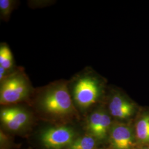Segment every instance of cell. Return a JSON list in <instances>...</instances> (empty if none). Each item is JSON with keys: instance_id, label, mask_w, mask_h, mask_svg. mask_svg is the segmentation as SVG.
<instances>
[{"instance_id": "8", "label": "cell", "mask_w": 149, "mask_h": 149, "mask_svg": "<svg viewBox=\"0 0 149 149\" xmlns=\"http://www.w3.org/2000/svg\"><path fill=\"white\" fill-rule=\"evenodd\" d=\"M109 110L113 117L124 120L131 117L135 111V106L132 102L120 93H114L110 100Z\"/></svg>"}, {"instance_id": "6", "label": "cell", "mask_w": 149, "mask_h": 149, "mask_svg": "<svg viewBox=\"0 0 149 149\" xmlns=\"http://www.w3.org/2000/svg\"><path fill=\"white\" fill-rule=\"evenodd\" d=\"M112 126L111 119L106 111L98 109L88 117L87 129L92 136L98 140H103L107 135Z\"/></svg>"}, {"instance_id": "5", "label": "cell", "mask_w": 149, "mask_h": 149, "mask_svg": "<svg viewBox=\"0 0 149 149\" xmlns=\"http://www.w3.org/2000/svg\"><path fill=\"white\" fill-rule=\"evenodd\" d=\"M110 142L114 149H132L134 145L133 129L127 124L116 122L109 131Z\"/></svg>"}, {"instance_id": "12", "label": "cell", "mask_w": 149, "mask_h": 149, "mask_svg": "<svg viewBox=\"0 0 149 149\" xmlns=\"http://www.w3.org/2000/svg\"><path fill=\"white\" fill-rule=\"evenodd\" d=\"M16 5V1L12 0L0 1V15L4 20H7Z\"/></svg>"}, {"instance_id": "3", "label": "cell", "mask_w": 149, "mask_h": 149, "mask_svg": "<svg viewBox=\"0 0 149 149\" xmlns=\"http://www.w3.org/2000/svg\"><path fill=\"white\" fill-rule=\"evenodd\" d=\"M31 91L32 86L24 74L19 72L7 76L1 82V104L8 105L24 100Z\"/></svg>"}, {"instance_id": "4", "label": "cell", "mask_w": 149, "mask_h": 149, "mask_svg": "<svg viewBox=\"0 0 149 149\" xmlns=\"http://www.w3.org/2000/svg\"><path fill=\"white\" fill-rule=\"evenodd\" d=\"M74 131L66 126H58L43 130L40 140L48 149H61L68 147L74 141Z\"/></svg>"}, {"instance_id": "10", "label": "cell", "mask_w": 149, "mask_h": 149, "mask_svg": "<svg viewBox=\"0 0 149 149\" xmlns=\"http://www.w3.org/2000/svg\"><path fill=\"white\" fill-rule=\"evenodd\" d=\"M14 65L13 55L9 47L5 44H2L0 47V66L7 71L12 69Z\"/></svg>"}, {"instance_id": "9", "label": "cell", "mask_w": 149, "mask_h": 149, "mask_svg": "<svg viewBox=\"0 0 149 149\" xmlns=\"http://www.w3.org/2000/svg\"><path fill=\"white\" fill-rule=\"evenodd\" d=\"M136 139L142 144L149 143V113L139 118L135 126Z\"/></svg>"}, {"instance_id": "11", "label": "cell", "mask_w": 149, "mask_h": 149, "mask_svg": "<svg viewBox=\"0 0 149 149\" xmlns=\"http://www.w3.org/2000/svg\"><path fill=\"white\" fill-rule=\"evenodd\" d=\"M96 141L92 136H85L74 140L68 147V149H94Z\"/></svg>"}, {"instance_id": "7", "label": "cell", "mask_w": 149, "mask_h": 149, "mask_svg": "<svg viewBox=\"0 0 149 149\" xmlns=\"http://www.w3.org/2000/svg\"><path fill=\"white\" fill-rule=\"evenodd\" d=\"M0 117L3 124L12 131H17L24 127L31 119L28 112L21 108L16 107L2 109Z\"/></svg>"}, {"instance_id": "13", "label": "cell", "mask_w": 149, "mask_h": 149, "mask_svg": "<svg viewBox=\"0 0 149 149\" xmlns=\"http://www.w3.org/2000/svg\"><path fill=\"white\" fill-rule=\"evenodd\" d=\"M7 70L3 68L0 66V81L2 82L5 79L7 74Z\"/></svg>"}, {"instance_id": "14", "label": "cell", "mask_w": 149, "mask_h": 149, "mask_svg": "<svg viewBox=\"0 0 149 149\" xmlns=\"http://www.w3.org/2000/svg\"><path fill=\"white\" fill-rule=\"evenodd\" d=\"M149 149V148H146V149Z\"/></svg>"}, {"instance_id": "2", "label": "cell", "mask_w": 149, "mask_h": 149, "mask_svg": "<svg viewBox=\"0 0 149 149\" xmlns=\"http://www.w3.org/2000/svg\"><path fill=\"white\" fill-rule=\"evenodd\" d=\"M72 87L74 102L82 109H86L97 102L101 96L103 88L100 80L90 74L78 76Z\"/></svg>"}, {"instance_id": "1", "label": "cell", "mask_w": 149, "mask_h": 149, "mask_svg": "<svg viewBox=\"0 0 149 149\" xmlns=\"http://www.w3.org/2000/svg\"><path fill=\"white\" fill-rule=\"evenodd\" d=\"M38 104L43 112L53 117H63L74 112L68 85L64 81L47 86L40 95Z\"/></svg>"}]
</instances>
